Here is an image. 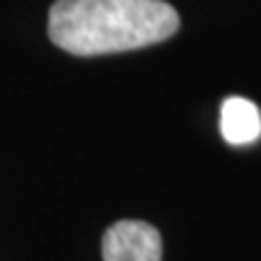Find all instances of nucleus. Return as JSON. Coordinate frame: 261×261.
I'll list each match as a JSON object with an SVG mask.
<instances>
[{
	"label": "nucleus",
	"mask_w": 261,
	"mask_h": 261,
	"mask_svg": "<svg viewBox=\"0 0 261 261\" xmlns=\"http://www.w3.org/2000/svg\"><path fill=\"white\" fill-rule=\"evenodd\" d=\"M179 29V12L165 0H56L48 39L73 56H107L162 44Z\"/></svg>",
	"instance_id": "1"
},
{
	"label": "nucleus",
	"mask_w": 261,
	"mask_h": 261,
	"mask_svg": "<svg viewBox=\"0 0 261 261\" xmlns=\"http://www.w3.org/2000/svg\"><path fill=\"white\" fill-rule=\"evenodd\" d=\"M104 261H162V237L145 220H119L102 234Z\"/></svg>",
	"instance_id": "2"
},
{
	"label": "nucleus",
	"mask_w": 261,
	"mask_h": 261,
	"mask_svg": "<svg viewBox=\"0 0 261 261\" xmlns=\"http://www.w3.org/2000/svg\"><path fill=\"white\" fill-rule=\"evenodd\" d=\"M220 133L230 145H252L261 138V112L252 99L227 97L220 107Z\"/></svg>",
	"instance_id": "3"
}]
</instances>
